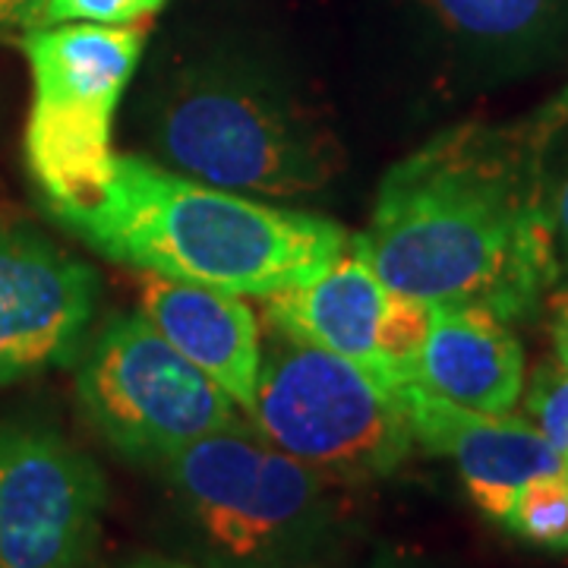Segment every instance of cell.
Instances as JSON below:
<instances>
[{
	"label": "cell",
	"mask_w": 568,
	"mask_h": 568,
	"mask_svg": "<svg viewBox=\"0 0 568 568\" xmlns=\"http://www.w3.org/2000/svg\"><path fill=\"white\" fill-rule=\"evenodd\" d=\"M566 130L562 92L518 121L448 126L392 164L357 237L383 284L528 320L562 275L549 159Z\"/></svg>",
	"instance_id": "cell-1"
},
{
	"label": "cell",
	"mask_w": 568,
	"mask_h": 568,
	"mask_svg": "<svg viewBox=\"0 0 568 568\" xmlns=\"http://www.w3.org/2000/svg\"><path fill=\"white\" fill-rule=\"evenodd\" d=\"M58 222L114 263L241 297L313 282L351 244L332 219L209 186L145 155H114L102 196Z\"/></svg>",
	"instance_id": "cell-2"
},
{
	"label": "cell",
	"mask_w": 568,
	"mask_h": 568,
	"mask_svg": "<svg viewBox=\"0 0 568 568\" xmlns=\"http://www.w3.org/2000/svg\"><path fill=\"white\" fill-rule=\"evenodd\" d=\"M136 126L145 159L253 200H310L345 168L323 108L250 54L168 67L136 102Z\"/></svg>",
	"instance_id": "cell-3"
},
{
	"label": "cell",
	"mask_w": 568,
	"mask_h": 568,
	"mask_svg": "<svg viewBox=\"0 0 568 568\" xmlns=\"http://www.w3.org/2000/svg\"><path fill=\"white\" fill-rule=\"evenodd\" d=\"M152 467L215 568H304L335 528L332 477L244 426L203 436Z\"/></svg>",
	"instance_id": "cell-4"
},
{
	"label": "cell",
	"mask_w": 568,
	"mask_h": 568,
	"mask_svg": "<svg viewBox=\"0 0 568 568\" xmlns=\"http://www.w3.org/2000/svg\"><path fill=\"white\" fill-rule=\"evenodd\" d=\"M32 70L26 164L58 219L92 205L111 181V123L142 58L136 26L61 22L22 36Z\"/></svg>",
	"instance_id": "cell-5"
},
{
	"label": "cell",
	"mask_w": 568,
	"mask_h": 568,
	"mask_svg": "<svg viewBox=\"0 0 568 568\" xmlns=\"http://www.w3.org/2000/svg\"><path fill=\"white\" fill-rule=\"evenodd\" d=\"M250 417L268 446L332 480L364 484L405 465L414 433L361 366L272 332Z\"/></svg>",
	"instance_id": "cell-6"
},
{
	"label": "cell",
	"mask_w": 568,
	"mask_h": 568,
	"mask_svg": "<svg viewBox=\"0 0 568 568\" xmlns=\"http://www.w3.org/2000/svg\"><path fill=\"white\" fill-rule=\"evenodd\" d=\"M77 361L82 417L130 462L159 465L203 436L241 426L234 398L142 313L111 316Z\"/></svg>",
	"instance_id": "cell-7"
},
{
	"label": "cell",
	"mask_w": 568,
	"mask_h": 568,
	"mask_svg": "<svg viewBox=\"0 0 568 568\" xmlns=\"http://www.w3.org/2000/svg\"><path fill=\"white\" fill-rule=\"evenodd\" d=\"M108 480L44 420L0 424V568H82L99 547Z\"/></svg>",
	"instance_id": "cell-8"
},
{
	"label": "cell",
	"mask_w": 568,
	"mask_h": 568,
	"mask_svg": "<svg viewBox=\"0 0 568 568\" xmlns=\"http://www.w3.org/2000/svg\"><path fill=\"white\" fill-rule=\"evenodd\" d=\"M99 304V275L29 227L0 224V386L73 364Z\"/></svg>",
	"instance_id": "cell-9"
},
{
	"label": "cell",
	"mask_w": 568,
	"mask_h": 568,
	"mask_svg": "<svg viewBox=\"0 0 568 568\" xmlns=\"http://www.w3.org/2000/svg\"><path fill=\"white\" fill-rule=\"evenodd\" d=\"M392 398L402 407L414 443L458 467L470 503L499 525L528 480L568 467L530 420L470 410L420 383L398 386Z\"/></svg>",
	"instance_id": "cell-10"
},
{
	"label": "cell",
	"mask_w": 568,
	"mask_h": 568,
	"mask_svg": "<svg viewBox=\"0 0 568 568\" xmlns=\"http://www.w3.org/2000/svg\"><path fill=\"white\" fill-rule=\"evenodd\" d=\"M140 313L196 369L250 414L263 366L256 313L222 287L145 275Z\"/></svg>",
	"instance_id": "cell-11"
},
{
	"label": "cell",
	"mask_w": 568,
	"mask_h": 568,
	"mask_svg": "<svg viewBox=\"0 0 568 568\" xmlns=\"http://www.w3.org/2000/svg\"><path fill=\"white\" fill-rule=\"evenodd\" d=\"M265 301L272 332L345 357L386 392L376 357V323L386 284L357 246V237H351L345 253L320 278L278 291Z\"/></svg>",
	"instance_id": "cell-12"
},
{
	"label": "cell",
	"mask_w": 568,
	"mask_h": 568,
	"mask_svg": "<svg viewBox=\"0 0 568 568\" xmlns=\"http://www.w3.org/2000/svg\"><path fill=\"white\" fill-rule=\"evenodd\" d=\"M511 323L484 306H433L420 386L484 414H511L525 392V351Z\"/></svg>",
	"instance_id": "cell-13"
},
{
	"label": "cell",
	"mask_w": 568,
	"mask_h": 568,
	"mask_svg": "<svg viewBox=\"0 0 568 568\" xmlns=\"http://www.w3.org/2000/svg\"><path fill=\"white\" fill-rule=\"evenodd\" d=\"M436 39L474 77H511L544 63L568 29V0H410Z\"/></svg>",
	"instance_id": "cell-14"
},
{
	"label": "cell",
	"mask_w": 568,
	"mask_h": 568,
	"mask_svg": "<svg viewBox=\"0 0 568 568\" xmlns=\"http://www.w3.org/2000/svg\"><path fill=\"white\" fill-rule=\"evenodd\" d=\"M429 323H433V306L426 301L386 287V301L376 323V357L388 395H395L398 386L420 383Z\"/></svg>",
	"instance_id": "cell-15"
},
{
	"label": "cell",
	"mask_w": 568,
	"mask_h": 568,
	"mask_svg": "<svg viewBox=\"0 0 568 568\" xmlns=\"http://www.w3.org/2000/svg\"><path fill=\"white\" fill-rule=\"evenodd\" d=\"M503 525L534 547L568 552V467L528 480L515 493Z\"/></svg>",
	"instance_id": "cell-16"
},
{
	"label": "cell",
	"mask_w": 568,
	"mask_h": 568,
	"mask_svg": "<svg viewBox=\"0 0 568 568\" xmlns=\"http://www.w3.org/2000/svg\"><path fill=\"white\" fill-rule=\"evenodd\" d=\"M530 424L544 433L549 446L568 462V366H540L528 392Z\"/></svg>",
	"instance_id": "cell-17"
},
{
	"label": "cell",
	"mask_w": 568,
	"mask_h": 568,
	"mask_svg": "<svg viewBox=\"0 0 568 568\" xmlns=\"http://www.w3.org/2000/svg\"><path fill=\"white\" fill-rule=\"evenodd\" d=\"M162 7L164 0H44L39 26H61V22L136 26Z\"/></svg>",
	"instance_id": "cell-18"
},
{
	"label": "cell",
	"mask_w": 568,
	"mask_h": 568,
	"mask_svg": "<svg viewBox=\"0 0 568 568\" xmlns=\"http://www.w3.org/2000/svg\"><path fill=\"white\" fill-rule=\"evenodd\" d=\"M44 0H0V39L10 32H29L39 26Z\"/></svg>",
	"instance_id": "cell-19"
},
{
	"label": "cell",
	"mask_w": 568,
	"mask_h": 568,
	"mask_svg": "<svg viewBox=\"0 0 568 568\" xmlns=\"http://www.w3.org/2000/svg\"><path fill=\"white\" fill-rule=\"evenodd\" d=\"M549 316H552V345H556V361L568 366V287L556 291L549 297Z\"/></svg>",
	"instance_id": "cell-20"
},
{
	"label": "cell",
	"mask_w": 568,
	"mask_h": 568,
	"mask_svg": "<svg viewBox=\"0 0 568 568\" xmlns=\"http://www.w3.org/2000/svg\"><path fill=\"white\" fill-rule=\"evenodd\" d=\"M552 224H556V253H559V268L568 275V178L559 183L552 196Z\"/></svg>",
	"instance_id": "cell-21"
},
{
	"label": "cell",
	"mask_w": 568,
	"mask_h": 568,
	"mask_svg": "<svg viewBox=\"0 0 568 568\" xmlns=\"http://www.w3.org/2000/svg\"><path fill=\"white\" fill-rule=\"evenodd\" d=\"M118 568H196L190 562H178V559H164V556H136L130 562H123Z\"/></svg>",
	"instance_id": "cell-22"
},
{
	"label": "cell",
	"mask_w": 568,
	"mask_h": 568,
	"mask_svg": "<svg viewBox=\"0 0 568 568\" xmlns=\"http://www.w3.org/2000/svg\"><path fill=\"white\" fill-rule=\"evenodd\" d=\"M366 568H417L410 559L405 556H398V552H383V556H376L373 562Z\"/></svg>",
	"instance_id": "cell-23"
}]
</instances>
